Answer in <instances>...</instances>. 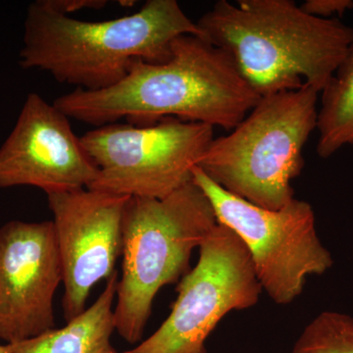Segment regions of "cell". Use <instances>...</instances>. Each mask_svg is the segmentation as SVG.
Listing matches in <instances>:
<instances>
[{"label": "cell", "mask_w": 353, "mask_h": 353, "mask_svg": "<svg viewBox=\"0 0 353 353\" xmlns=\"http://www.w3.org/2000/svg\"><path fill=\"white\" fill-rule=\"evenodd\" d=\"M260 99L224 50L182 34L163 63L136 60L117 85L95 92L76 88L53 104L67 117L97 127L121 119L150 126L173 117L232 131Z\"/></svg>", "instance_id": "6da1fadb"}, {"label": "cell", "mask_w": 353, "mask_h": 353, "mask_svg": "<svg viewBox=\"0 0 353 353\" xmlns=\"http://www.w3.org/2000/svg\"><path fill=\"white\" fill-rule=\"evenodd\" d=\"M182 34L204 39L176 0H148L132 15L101 22L76 19L37 0L28 8L19 62L95 92L120 83L136 60L167 61L172 43Z\"/></svg>", "instance_id": "7a4b0ae2"}, {"label": "cell", "mask_w": 353, "mask_h": 353, "mask_svg": "<svg viewBox=\"0 0 353 353\" xmlns=\"http://www.w3.org/2000/svg\"><path fill=\"white\" fill-rule=\"evenodd\" d=\"M196 24L260 97L304 85L321 92L353 46L352 27L292 0H219Z\"/></svg>", "instance_id": "3957f363"}, {"label": "cell", "mask_w": 353, "mask_h": 353, "mask_svg": "<svg viewBox=\"0 0 353 353\" xmlns=\"http://www.w3.org/2000/svg\"><path fill=\"white\" fill-rule=\"evenodd\" d=\"M217 224L212 204L192 180L163 199L130 197L114 308L115 330L125 341L141 340L158 292L189 272L192 250Z\"/></svg>", "instance_id": "277c9868"}, {"label": "cell", "mask_w": 353, "mask_h": 353, "mask_svg": "<svg viewBox=\"0 0 353 353\" xmlns=\"http://www.w3.org/2000/svg\"><path fill=\"white\" fill-rule=\"evenodd\" d=\"M318 94L304 85L261 97L227 136L213 139L197 167L234 196L269 210L284 208L317 130Z\"/></svg>", "instance_id": "5b68a950"}, {"label": "cell", "mask_w": 353, "mask_h": 353, "mask_svg": "<svg viewBox=\"0 0 353 353\" xmlns=\"http://www.w3.org/2000/svg\"><path fill=\"white\" fill-rule=\"evenodd\" d=\"M214 128L168 117L150 126L104 125L81 137L99 176L88 190L163 199L192 180Z\"/></svg>", "instance_id": "8992f818"}, {"label": "cell", "mask_w": 353, "mask_h": 353, "mask_svg": "<svg viewBox=\"0 0 353 353\" xmlns=\"http://www.w3.org/2000/svg\"><path fill=\"white\" fill-rule=\"evenodd\" d=\"M192 181L208 197L217 222L245 243L260 285L274 303H292L308 276L322 275L333 266L308 202L294 199L279 210H269L230 194L199 167L192 171Z\"/></svg>", "instance_id": "52a82bcc"}, {"label": "cell", "mask_w": 353, "mask_h": 353, "mask_svg": "<svg viewBox=\"0 0 353 353\" xmlns=\"http://www.w3.org/2000/svg\"><path fill=\"white\" fill-rule=\"evenodd\" d=\"M199 248V262L179 284L170 315L131 353H208L209 334L225 315L259 303L263 289L238 234L218 223Z\"/></svg>", "instance_id": "ba28073f"}, {"label": "cell", "mask_w": 353, "mask_h": 353, "mask_svg": "<svg viewBox=\"0 0 353 353\" xmlns=\"http://www.w3.org/2000/svg\"><path fill=\"white\" fill-rule=\"evenodd\" d=\"M46 196L63 270L62 307L69 322L87 309L92 288L116 272L130 197L88 189Z\"/></svg>", "instance_id": "9c48e42d"}, {"label": "cell", "mask_w": 353, "mask_h": 353, "mask_svg": "<svg viewBox=\"0 0 353 353\" xmlns=\"http://www.w3.org/2000/svg\"><path fill=\"white\" fill-rule=\"evenodd\" d=\"M61 283L52 221L0 228V339L16 343L54 329L53 299Z\"/></svg>", "instance_id": "30bf717a"}, {"label": "cell", "mask_w": 353, "mask_h": 353, "mask_svg": "<svg viewBox=\"0 0 353 353\" xmlns=\"http://www.w3.org/2000/svg\"><path fill=\"white\" fill-rule=\"evenodd\" d=\"M67 117L38 94L28 95L0 148V189L31 185L46 194L88 189L99 168Z\"/></svg>", "instance_id": "8fae6325"}, {"label": "cell", "mask_w": 353, "mask_h": 353, "mask_svg": "<svg viewBox=\"0 0 353 353\" xmlns=\"http://www.w3.org/2000/svg\"><path fill=\"white\" fill-rule=\"evenodd\" d=\"M119 275L108 279L103 292L83 313L62 328H54L29 340L9 343L13 353H131L119 352L111 343L114 301Z\"/></svg>", "instance_id": "7c38bea8"}, {"label": "cell", "mask_w": 353, "mask_h": 353, "mask_svg": "<svg viewBox=\"0 0 353 353\" xmlns=\"http://www.w3.org/2000/svg\"><path fill=\"white\" fill-rule=\"evenodd\" d=\"M321 92L317 153L328 158L343 146H353V46Z\"/></svg>", "instance_id": "4fadbf2b"}, {"label": "cell", "mask_w": 353, "mask_h": 353, "mask_svg": "<svg viewBox=\"0 0 353 353\" xmlns=\"http://www.w3.org/2000/svg\"><path fill=\"white\" fill-rule=\"evenodd\" d=\"M292 353H353L352 316L324 311L309 323Z\"/></svg>", "instance_id": "5bb4252c"}, {"label": "cell", "mask_w": 353, "mask_h": 353, "mask_svg": "<svg viewBox=\"0 0 353 353\" xmlns=\"http://www.w3.org/2000/svg\"><path fill=\"white\" fill-rule=\"evenodd\" d=\"M301 9L314 17L329 19L333 15L341 16L345 11L353 9L352 0H306Z\"/></svg>", "instance_id": "9a60e30c"}, {"label": "cell", "mask_w": 353, "mask_h": 353, "mask_svg": "<svg viewBox=\"0 0 353 353\" xmlns=\"http://www.w3.org/2000/svg\"><path fill=\"white\" fill-rule=\"evenodd\" d=\"M44 2L53 10L68 16L83 9H101L108 3L106 0H44Z\"/></svg>", "instance_id": "2e32d148"}, {"label": "cell", "mask_w": 353, "mask_h": 353, "mask_svg": "<svg viewBox=\"0 0 353 353\" xmlns=\"http://www.w3.org/2000/svg\"><path fill=\"white\" fill-rule=\"evenodd\" d=\"M0 353H13L12 347L9 343L6 345H0Z\"/></svg>", "instance_id": "e0dca14e"}, {"label": "cell", "mask_w": 353, "mask_h": 353, "mask_svg": "<svg viewBox=\"0 0 353 353\" xmlns=\"http://www.w3.org/2000/svg\"><path fill=\"white\" fill-rule=\"evenodd\" d=\"M119 3H122L121 4V6H125V7H127V6H134V1H119Z\"/></svg>", "instance_id": "ac0fdd59"}]
</instances>
